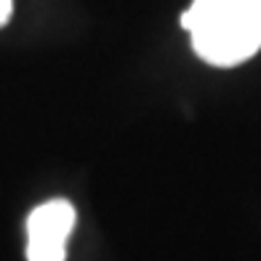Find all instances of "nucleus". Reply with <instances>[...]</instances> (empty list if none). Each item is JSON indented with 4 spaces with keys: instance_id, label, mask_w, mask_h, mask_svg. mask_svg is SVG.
Returning <instances> with one entry per match:
<instances>
[{
    "instance_id": "nucleus-3",
    "label": "nucleus",
    "mask_w": 261,
    "mask_h": 261,
    "mask_svg": "<svg viewBox=\"0 0 261 261\" xmlns=\"http://www.w3.org/2000/svg\"><path fill=\"white\" fill-rule=\"evenodd\" d=\"M11 11H14V0H0V27L11 19Z\"/></svg>"
},
{
    "instance_id": "nucleus-1",
    "label": "nucleus",
    "mask_w": 261,
    "mask_h": 261,
    "mask_svg": "<svg viewBox=\"0 0 261 261\" xmlns=\"http://www.w3.org/2000/svg\"><path fill=\"white\" fill-rule=\"evenodd\" d=\"M181 27L192 48L213 67H234L261 48V0H195Z\"/></svg>"
},
{
    "instance_id": "nucleus-2",
    "label": "nucleus",
    "mask_w": 261,
    "mask_h": 261,
    "mask_svg": "<svg viewBox=\"0 0 261 261\" xmlns=\"http://www.w3.org/2000/svg\"><path fill=\"white\" fill-rule=\"evenodd\" d=\"M75 208L67 200H48L27 219V261H64L75 229Z\"/></svg>"
}]
</instances>
